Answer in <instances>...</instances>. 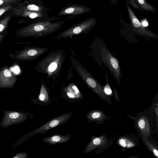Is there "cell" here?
<instances>
[{"mask_svg": "<svg viewBox=\"0 0 158 158\" xmlns=\"http://www.w3.org/2000/svg\"><path fill=\"white\" fill-rule=\"evenodd\" d=\"M48 9L43 0H23L10 10L12 16H19L33 20V22L42 21L48 18Z\"/></svg>", "mask_w": 158, "mask_h": 158, "instance_id": "1", "label": "cell"}, {"mask_svg": "<svg viewBox=\"0 0 158 158\" xmlns=\"http://www.w3.org/2000/svg\"><path fill=\"white\" fill-rule=\"evenodd\" d=\"M100 47L103 62L108 67L117 82L120 83L122 74L118 60L112 55L105 46H100Z\"/></svg>", "mask_w": 158, "mask_h": 158, "instance_id": "2", "label": "cell"}, {"mask_svg": "<svg viewBox=\"0 0 158 158\" xmlns=\"http://www.w3.org/2000/svg\"><path fill=\"white\" fill-rule=\"evenodd\" d=\"M73 65L85 84L97 92H101L102 86L81 63L73 57Z\"/></svg>", "mask_w": 158, "mask_h": 158, "instance_id": "3", "label": "cell"}, {"mask_svg": "<svg viewBox=\"0 0 158 158\" xmlns=\"http://www.w3.org/2000/svg\"><path fill=\"white\" fill-rule=\"evenodd\" d=\"M97 23L96 18L89 17L83 21L75 24L64 32L66 36H70L81 34H86L90 32Z\"/></svg>", "mask_w": 158, "mask_h": 158, "instance_id": "4", "label": "cell"}, {"mask_svg": "<svg viewBox=\"0 0 158 158\" xmlns=\"http://www.w3.org/2000/svg\"><path fill=\"white\" fill-rule=\"evenodd\" d=\"M91 8L81 5L72 4L64 7L59 13L57 16L69 15L74 17L90 12Z\"/></svg>", "mask_w": 158, "mask_h": 158, "instance_id": "5", "label": "cell"}, {"mask_svg": "<svg viewBox=\"0 0 158 158\" xmlns=\"http://www.w3.org/2000/svg\"><path fill=\"white\" fill-rule=\"evenodd\" d=\"M26 114L15 111H9L5 113L1 123L2 127L4 128L14 124L20 123L27 118Z\"/></svg>", "mask_w": 158, "mask_h": 158, "instance_id": "6", "label": "cell"}, {"mask_svg": "<svg viewBox=\"0 0 158 158\" xmlns=\"http://www.w3.org/2000/svg\"><path fill=\"white\" fill-rule=\"evenodd\" d=\"M126 3L127 8L129 16L131 22L133 29L137 32L140 34L151 36H154V35L153 33L141 24L130 8L127 2Z\"/></svg>", "mask_w": 158, "mask_h": 158, "instance_id": "7", "label": "cell"}, {"mask_svg": "<svg viewBox=\"0 0 158 158\" xmlns=\"http://www.w3.org/2000/svg\"><path fill=\"white\" fill-rule=\"evenodd\" d=\"M62 117L55 118L44 126L35 130L33 133H43L48 130L59 125L62 121Z\"/></svg>", "mask_w": 158, "mask_h": 158, "instance_id": "8", "label": "cell"}, {"mask_svg": "<svg viewBox=\"0 0 158 158\" xmlns=\"http://www.w3.org/2000/svg\"><path fill=\"white\" fill-rule=\"evenodd\" d=\"M142 9L147 11L155 12L154 7L149 4L146 0H134Z\"/></svg>", "mask_w": 158, "mask_h": 158, "instance_id": "9", "label": "cell"}, {"mask_svg": "<svg viewBox=\"0 0 158 158\" xmlns=\"http://www.w3.org/2000/svg\"><path fill=\"white\" fill-rule=\"evenodd\" d=\"M64 138L59 135H55L49 137H45L43 139V141L47 143L55 144L61 143L64 141Z\"/></svg>", "mask_w": 158, "mask_h": 158, "instance_id": "10", "label": "cell"}, {"mask_svg": "<svg viewBox=\"0 0 158 158\" xmlns=\"http://www.w3.org/2000/svg\"><path fill=\"white\" fill-rule=\"evenodd\" d=\"M23 0H0V6L10 4L16 5Z\"/></svg>", "mask_w": 158, "mask_h": 158, "instance_id": "11", "label": "cell"}, {"mask_svg": "<svg viewBox=\"0 0 158 158\" xmlns=\"http://www.w3.org/2000/svg\"><path fill=\"white\" fill-rule=\"evenodd\" d=\"M15 6V5L10 4L8 5L0 6V18L5 13L11 10Z\"/></svg>", "mask_w": 158, "mask_h": 158, "instance_id": "12", "label": "cell"}, {"mask_svg": "<svg viewBox=\"0 0 158 158\" xmlns=\"http://www.w3.org/2000/svg\"><path fill=\"white\" fill-rule=\"evenodd\" d=\"M106 81L107 83L106 85L104 87V90L105 93L108 94H110L112 93L110 87V86L108 84L107 75L106 73Z\"/></svg>", "mask_w": 158, "mask_h": 158, "instance_id": "13", "label": "cell"}, {"mask_svg": "<svg viewBox=\"0 0 158 158\" xmlns=\"http://www.w3.org/2000/svg\"><path fill=\"white\" fill-rule=\"evenodd\" d=\"M57 67V64L56 62L52 63L49 65L48 67V70L50 72H53L55 71Z\"/></svg>", "mask_w": 158, "mask_h": 158, "instance_id": "14", "label": "cell"}, {"mask_svg": "<svg viewBox=\"0 0 158 158\" xmlns=\"http://www.w3.org/2000/svg\"><path fill=\"white\" fill-rule=\"evenodd\" d=\"M127 2L128 3L130 4L134 8L141 10V9L138 6V4L135 2L134 0H128Z\"/></svg>", "mask_w": 158, "mask_h": 158, "instance_id": "15", "label": "cell"}, {"mask_svg": "<svg viewBox=\"0 0 158 158\" xmlns=\"http://www.w3.org/2000/svg\"><path fill=\"white\" fill-rule=\"evenodd\" d=\"M138 125L139 127L142 129H143L145 125V123L143 119H140L138 122Z\"/></svg>", "mask_w": 158, "mask_h": 158, "instance_id": "16", "label": "cell"}, {"mask_svg": "<svg viewBox=\"0 0 158 158\" xmlns=\"http://www.w3.org/2000/svg\"><path fill=\"white\" fill-rule=\"evenodd\" d=\"M3 74L6 77H10L12 75L10 71L8 69H6L4 70Z\"/></svg>", "mask_w": 158, "mask_h": 158, "instance_id": "17", "label": "cell"}, {"mask_svg": "<svg viewBox=\"0 0 158 158\" xmlns=\"http://www.w3.org/2000/svg\"><path fill=\"white\" fill-rule=\"evenodd\" d=\"M37 51L34 49H31L27 52L28 54L30 56H34L36 54Z\"/></svg>", "mask_w": 158, "mask_h": 158, "instance_id": "18", "label": "cell"}, {"mask_svg": "<svg viewBox=\"0 0 158 158\" xmlns=\"http://www.w3.org/2000/svg\"><path fill=\"white\" fill-rule=\"evenodd\" d=\"M101 116V114L99 112H96L94 113L92 115V117L94 118H98Z\"/></svg>", "mask_w": 158, "mask_h": 158, "instance_id": "19", "label": "cell"}, {"mask_svg": "<svg viewBox=\"0 0 158 158\" xmlns=\"http://www.w3.org/2000/svg\"><path fill=\"white\" fill-rule=\"evenodd\" d=\"M12 71H13L15 73L17 74L19 72L20 69L18 66H16L14 68H13Z\"/></svg>", "mask_w": 158, "mask_h": 158, "instance_id": "20", "label": "cell"}, {"mask_svg": "<svg viewBox=\"0 0 158 158\" xmlns=\"http://www.w3.org/2000/svg\"><path fill=\"white\" fill-rule=\"evenodd\" d=\"M101 140L98 138L95 139L93 141V143L95 145H98L100 144Z\"/></svg>", "mask_w": 158, "mask_h": 158, "instance_id": "21", "label": "cell"}, {"mask_svg": "<svg viewBox=\"0 0 158 158\" xmlns=\"http://www.w3.org/2000/svg\"><path fill=\"white\" fill-rule=\"evenodd\" d=\"M119 143L120 145L123 147H125L126 146V143L124 141V140L123 139H121L119 141Z\"/></svg>", "mask_w": 158, "mask_h": 158, "instance_id": "22", "label": "cell"}, {"mask_svg": "<svg viewBox=\"0 0 158 158\" xmlns=\"http://www.w3.org/2000/svg\"><path fill=\"white\" fill-rule=\"evenodd\" d=\"M118 0H110V5L112 6L117 4Z\"/></svg>", "mask_w": 158, "mask_h": 158, "instance_id": "23", "label": "cell"}, {"mask_svg": "<svg viewBox=\"0 0 158 158\" xmlns=\"http://www.w3.org/2000/svg\"><path fill=\"white\" fill-rule=\"evenodd\" d=\"M67 95L70 98H74L75 97L74 95H73V94L70 93H67Z\"/></svg>", "mask_w": 158, "mask_h": 158, "instance_id": "24", "label": "cell"}, {"mask_svg": "<svg viewBox=\"0 0 158 158\" xmlns=\"http://www.w3.org/2000/svg\"><path fill=\"white\" fill-rule=\"evenodd\" d=\"M142 25L144 27H147L148 25V23L146 21H143L142 23Z\"/></svg>", "mask_w": 158, "mask_h": 158, "instance_id": "25", "label": "cell"}, {"mask_svg": "<svg viewBox=\"0 0 158 158\" xmlns=\"http://www.w3.org/2000/svg\"><path fill=\"white\" fill-rule=\"evenodd\" d=\"M45 96L43 94H41L40 95V98L42 101H43L44 99Z\"/></svg>", "mask_w": 158, "mask_h": 158, "instance_id": "26", "label": "cell"}, {"mask_svg": "<svg viewBox=\"0 0 158 158\" xmlns=\"http://www.w3.org/2000/svg\"><path fill=\"white\" fill-rule=\"evenodd\" d=\"M154 154L156 156L158 157V151L156 149H154L153 151Z\"/></svg>", "mask_w": 158, "mask_h": 158, "instance_id": "27", "label": "cell"}, {"mask_svg": "<svg viewBox=\"0 0 158 158\" xmlns=\"http://www.w3.org/2000/svg\"><path fill=\"white\" fill-rule=\"evenodd\" d=\"M155 111L158 117V103L157 104V106L156 108H155Z\"/></svg>", "mask_w": 158, "mask_h": 158, "instance_id": "28", "label": "cell"}]
</instances>
